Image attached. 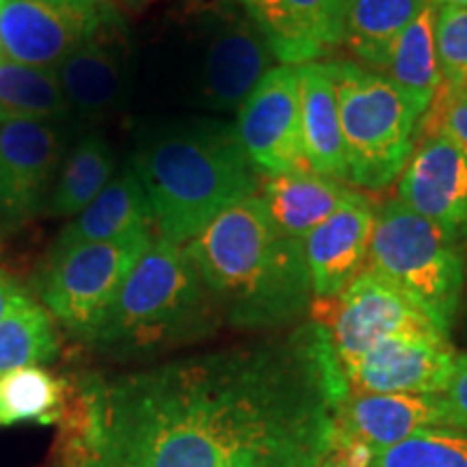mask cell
Wrapping results in <instances>:
<instances>
[{
    "label": "cell",
    "mask_w": 467,
    "mask_h": 467,
    "mask_svg": "<svg viewBox=\"0 0 467 467\" xmlns=\"http://www.w3.org/2000/svg\"><path fill=\"white\" fill-rule=\"evenodd\" d=\"M284 66H306L342 42L347 0H238Z\"/></svg>",
    "instance_id": "9a60e30c"
},
{
    "label": "cell",
    "mask_w": 467,
    "mask_h": 467,
    "mask_svg": "<svg viewBox=\"0 0 467 467\" xmlns=\"http://www.w3.org/2000/svg\"><path fill=\"white\" fill-rule=\"evenodd\" d=\"M238 139L258 173L312 171L301 128L299 69L271 67L238 109Z\"/></svg>",
    "instance_id": "30bf717a"
},
{
    "label": "cell",
    "mask_w": 467,
    "mask_h": 467,
    "mask_svg": "<svg viewBox=\"0 0 467 467\" xmlns=\"http://www.w3.org/2000/svg\"><path fill=\"white\" fill-rule=\"evenodd\" d=\"M426 3L429 0H347L340 46L358 61L381 69L399 35Z\"/></svg>",
    "instance_id": "cb8c5ba5"
},
{
    "label": "cell",
    "mask_w": 467,
    "mask_h": 467,
    "mask_svg": "<svg viewBox=\"0 0 467 467\" xmlns=\"http://www.w3.org/2000/svg\"><path fill=\"white\" fill-rule=\"evenodd\" d=\"M58 353V336L50 314L31 301L0 320V377L28 366L50 364Z\"/></svg>",
    "instance_id": "83f0119b"
},
{
    "label": "cell",
    "mask_w": 467,
    "mask_h": 467,
    "mask_svg": "<svg viewBox=\"0 0 467 467\" xmlns=\"http://www.w3.org/2000/svg\"><path fill=\"white\" fill-rule=\"evenodd\" d=\"M426 113L431 115V134H441L467 156V91L443 83Z\"/></svg>",
    "instance_id": "1f68e13d"
},
{
    "label": "cell",
    "mask_w": 467,
    "mask_h": 467,
    "mask_svg": "<svg viewBox=\"0 0 467 467\" xmlns=\"http://www.w3.org/2000/svg\"><path fill=\"white\" fill-rule=\"evenodd\" d=\"M446 334H405L379 342L342 368L348 392L443 394L459 359Z\"/></svg>",
    "instance_id": "8fae6325"
},
{
    "label": "cell",
    "mask_w": 467,
    "mask_h": 467,
    "mask_svg": "<svg viewBox=\"0 0 467 467\" xmlns=\"http://www.w3.org/2000/svg\"><path fill=\"white\" fill-rule=\"evenodd\" d=\"M63 143L55 124H0V221L22 223L44 213L61 169Z\"/></svg>",
    "instance_id": "7c38bea8"
},
{
    "label": "cell",
    "mask_w": 467,
    "mask_h": 467,
    "mask_svg": "<svg viewBox=\"0 0 467 467\" xmlns=\"http://www.w3.org/2000/svg\"><path fill=\"white\" fill-rule=\"evenodd\" d=\"M372 459H375V452L370 448L350 437L336 424V420H331L329 437H327L317 467H375Z\"/></svg>",
    "instance_id": "d6a6232c"
},
{
    "label": "cell",
    "mask_w": 467,
    "mask_h": 467,
    "mask_svg": "<svg viewBox=\"0 0 467 467\" xmlns=\"http://www.w3.org/2000/svg\"><path fill=\"white\" fill-rule=\"evenodd\" d=\"M7 61V55H5V50H3V44H0V63H5Z\"/></svg>",
    "instance_id": "8d00e7d4"
},
{
    "label": "cell",
    "mask_w": 467,
    "mask_h": 467,
    "mask_svg": "<svg viewBox=\"0 0 467 467\" xmlns=\"http://www.w3.org/2000/svg\"><path fill=\"white\" fill-rule=\"evenodd\" d=\"M72 113L57 69L33 67L25 63H0V124L9 121H55Z\"/></svg>",
    "instance_id": "d4e9b609"
},
{
    "label": "cell",
    "mask_w": 467,
    "mask_h": 467,
    "mask_svg": "<svg viewBox=\"0 0 467 467\" xmlns=\"http://www.w3.org/2000/svg\"><path fill=\"white\" fill-rule=\"evenodd\" d=\"M126 3H130V5H139V3H145V0H126Z\"/></svg>",
    "instance_id": "74e56055"
},
{
    "label": "cell",
    "mask_w": 467,
    "mask_h": 467,
    "mask_svg": "<svg viewBox=\"0 0 467 467\" xmlns=\"http://www.w3.org/2000/svg\"><path fill=\"white\" fill-rule=\"evenodd\" d=\"M350 192L353 189L340 180L314 171H295L268 175L262 200L279 232L290 241L306 244L309 234L329 219Z\"/></svg>",
    "instance_id": "44dd1931"
},
{
    "label": "cell",
    "mask_w": 467,
    "mask_h": 467,
    "mask_svg": "<svg viewBox=\"0 0 467 467\" xmlns=\"http://www.w3.org/2000/svg\"><path fill=\"white\" fill-rule=\"evenodd\" d=\"M154 213L132 167L110 178L100 195L78 213L58 234L55 247L63 249L80 243H102L128 236L139 230H151Z\"/></svg>",
    "instance_id": "ffe728a7"
},
{
    "label": "cell",
    "mask_w": 467,
    "mask_h": 467,
    "mask_svg": "<svg viewBox=\"0 0 467 467\" xmlns=\"http://www.w3.org/2000/svg\"><path fill=\"white\" fill-rule=\"evenodd\" d=\"M334 74L348 182L385 189L416 150L418 113L407 98L375 69L329 61Z\"/></svg>",
    "instance_id": "5b68a950"
},
{
    "label": "cell",
    "mask_w": 467,
    "mask_h": 467,
    "mask_svg": "<svg viewBox=\"0 0 467 467\" xmlns=\"http://www.w3.org/2000/svg\"><path fill=\"white\" fill-rule=\"evenodd\" d=\"M134 171L162 241L186 244L234 203L258 195V169L234 126L197 121L143 139Z\"/></svg>",
    "instance_id": "3957f363"
},
{
    "label": "cell",
    "mask_w": 467,
    "mask_h": 467,
    "mask_svg": "<svg viewBox=\"0 0 467 467\" xmlns=\"http://www.w3.org/2000/svg\"><path fill=\"white\" fill-rule=\"evenodd\" d=\"M28 303H31V299H28L25 288L7 273L0 271V320L11 317V314L28 306Z\"/></svg>",
    "instance_id": "e575fe53"
},
{
    "label": "cell",
    "mask_w": 467,
    "mask_h": 467,
    "mask_svg": "<svg viewBox=\"0 0 467 467\" xmlns=\"http://www.w3.org/2000/svg\"><path fill=\"white\" fill-rule=\"evenodd\" d=\"M214 309L184 244L156 238L87 344L113 355L151 353L206 334Z\"/></svg>",
    "instance_id": "277c9868"
},
{
    "label": "cell",
    "mask_w": 467,
    "mask_h": 467,
    "mask_svg": "<svg viewBox=\"0 0 467 467\" xmlns=\"http://www.w3.org/2000/svg\"><path fill=\"white\" fill-rule=\"evenodd\" d=\"M130 69L124 25L113 16L57 67V74L72 113L100 119L126 102Z\"/></svg>",
    "instance_id": "5bb4252c"
},
{
    "label": "cell",
    "mask_w": 467,
    "mask_h": 467,
    "mask_svg": "<svg viewBox=\"0 0 467 467\" xmlns=\"http://www.w3.org/2000/svg\"><path fill=\"white\" fill-rule=\"evenodd\" d=\"M3 5H5V0H0V7H3Z\"/></svg>",
    "instance_id": "f35d334b"
},
{
    "label": "cell",
    "mask_w": 467,
    "mask_h": 467,
    "mask_svg": "<svg viewBox=\"0 0 467 467\" xmlns=\"http://www.w3.org/2000/svg\"><path fill=\"white\" fill-rule=\"evenodd\" d=\"M437 57L443 83H467V7H437L435 20Z\"/></svg>",
    "instance_id": "4dcf8cb0"
},
{
    "label": "cell",
    "mask_w": 467,
    "mask_h": 467,
    "mask_svg": "<svg viewBox=\"0 0 467 467\" xmlns=\"http://www.w3.org/2000/svg\"><path fill=\"white\" fill-rule=\"evenodd\" d=\"M377 213L358 191L306 241L314 299H334L368 266Z\"/></svg>",
    "instance_id": "e0dca14e"
},
{
    "label": "cell",
    "mask_w": 467,
    "mask_h": 467,
    "mask_svg": "<svg viewBox=\"0 0 467 467\" xmlns=\"http://www.w3.org/2000/svg\"><path fill=\"white\" fill-rule=\"evenodd\" d=\"M435 20L437 7L433 0H429L426 7L399 35L379 69V74L385 76L407 98L418 117H424L443 85L440 57H437Z\"/></svg>",
    "instance_id": "7402d4cb"
},
{
    "label": "cell",
    "mask_w": 467,
    "mask_h": 467,
    "mask_svg": "<svg viewBox=\"0 0 467 467\" xmlns=\"http://www.w3.org/2000/svg\"><path fill=\"white\" fill-rule=\"evenodd\" d=\"M67 392V379H57L39 366L20 368L0 377V424L35 420L57 424Z\"/></svg>",
    "instance_id": "4316f807"
},
{
    "label": "cell",
    "mask_w": 467,
    "mask_h": 467,
    "mask_svg": "<svg viewBox=\"0 0 467 467\" xmlns=\"http://www.w3.org/2000/svg\"><path fill=\"white\" fill-rule=\"evenodd\" d=\"M113 16L109 0H5L0 44L9 61L57 69Z\"/></svg>",
    "instance_id": "9c48e42d"
},
{
    "label": "cell",
    "mask_w": 467,
    "mask_h": 467,
    "mask_svg": "<svg viewBox=\"0 0 467 467\" xmlns=\"http://www.w3.org/2000/svg\"><path fill=\"white\" fill-rule=\"evenodd\" d=\"M107 379L80 375L67 381L58 416L55 457L58 467H100L107 443Z\"/></svg>",
    "instance_id": "603a6c76"
},
{
    "label": "cell",
    "mask_w": 467,
    "mask_h": 467,
    "mask_svg": "<svg viewBox=\"0 0 467 467\" xmlns=\"http://www.w3.org/2000/svg\"><path fill=\"white\" fill-rule=\"evenodd\" d=\"M334 420L372 452L392 448L435 426H448L441 394L347 392L334 409Z\"/></svg>",
    "instance_id": "ac0fdd59"
},
{
    "label": "cell",
    "mask_w": 467,
    "mask_h": 467,
    "mask_svg": "<svg viewBox=\"0 0 467 467\" xmlns=\"http://www.w3.org/2000/svg\"><path fill=\"white\" fill-rule=\"evenodd\" d=\"M347 392L317 323L282 342L134 372L107 381L100 467H227L329 420Z\"/></svg>",
    "instance_id": "6da1fadb"
},
{
    "label": "cell",
    "mask_w": 467,
    "mask_h": 467,
    "mask_svg": "<svg viewBox=\"0 0 467 467\" xmlns=\"http://www.w3.org/2000/svg\"><path fill=\"white\" fill-rule=\"evenodd\" d=\"M309 309L340 368L388 337L446 334L416 301L370 268H364L334 299H314Z\"/></svg>",
    "instance_id": "ba28073f"
},
{
    "label": "cell",
    "mask_w": 467,
    "mask_h": 467,
    "mask_svg": "<svg viewBox=\"0 0 467 467\" xmlns=\"http://www.w3.org/2000/svg\"><path fill=\"white\" fill-rule=\"evenodd\" d=\"M273 52L249 16H223L208 35L200 89L206 107L241 109L268 69Z\"/></svg>",
    "instance_id": "2e32d148"
},
{
    "label": "cell",
    "mask_w": 467,
    "mask_h": 467,
    "mask_svg": "<svg viewBox=\"0 0 467 467\" xmlns=\"http://www.w3.org/2000/svg\"><path fill=\"white\" fill-rule=\"evenodd\" d=\"M448 413V426L467 431V355H459L451 383L441 394Z\"/></svg>",
    "instance_id": "836d02e7"
},
{
    "label": "cell",
    "mask_w": 467,
    "mask_h": 467,
    "mask_svg": "<svg viewBox=\"0 0 467 467\" xmlns=\"http://www.w3.org/2000/svg\"><path fill=\"white\" fill-rule=\"evenodd\" d=\"M366 268L405 292L441 331L451 334L463 292V260L457 243L399 197L377 214Z\"/></svg>",
    "instance_id": "8992f818"
},
{
    "label": "cell",
    "mask_w": 467,
    "mask_h": 467,
    "mask_svg": "<svg viewBox=\"0 0 467 467\" xmlns=\"http://www.w3.org/2000/svg\"><path fill=\"white\" fill-rule=\"evenodd\" d=\"M331 420L334 416L282 440L268 441L238 457L227 467H317L329 437Z\"/></svg>",
    "instance_id": "f546056e"
},
{
    "label": "cell",
    "mask_w": 467,
    "mask_h": 467,
    "mask_svg": "<svg viewBox=\"0 0 467 467\" xmlns=\"http://www.w3.org/2000/svg\"><path fill=\"white\" fill-rule=\"evenodd\" d=\"M299 69L301 128L307 165L314 173L348 182L340 109L329 63H306Z\"/></svg>",
    "instance_id": "d6986e66"
},
{
    "label": "cell",
    "mask_w": 467,
    "mask_h": 467,
    "mask_svg": "<svg viewBox=\"0 0 467 467\" xmlns=\"http://www.w3.org/2000/svg\"><path fill=\"white\" fill-rule=\"evenodd\" d=\"M375 467H467V431L435 426L375 452Z\"/></svg>",
    "instance_id": "f1b7e54d"
},
{
    "label": "cell",
    "mask_w": 467,
    "mask_h": 467,
    "mask_svg": "<svg viewBox=\"0 0 467 467\" xmlns=\"http://www.w3.org/2000/svg\"><path fill=\"white\" fill-rule=\"evenodd\" d=\"M115 171V154L100 134H87L58 169L55 189L46 203L48 217H76L100 195Z\"/></svg>",
    "instance_id": "484cf974"
},
{
    "label": "cell",
    "mask_w": 467,
    "mask_h": 467,
    "mask_svg": "<svg viewBox=\"0 0 467 467\" xmlns=\"http://www.w3.org/2000/svg\"><path fill=\"white\" fill-rule=\"evenodd\" d=\"M435 7H467V0H433Z\"/></svg>",
    "instance_id": "d590c367"
},
{
    "label": "cell",
    "mask_w": 467,
    "mask_h": 467,
    "mask_svg": "<svg viewBox=\"0 0 467 467\" xmlns=\"http://www.w3.org/2000/svg\"><path fill=\"white\" fill-rule=\"evenodd\" d=\"M184 247L234 327L271 329L312 307L306 244L279 232L260 195L234 203Z\"/></svg>",
    "instance_id": "7a4b0ae2"
},
{
    "label": "cell",
    "mask_w": 467,
    "mask_h": 467,
    "mask_svg": "<svg viewBox=\"0 0 467 467\" xmlns=\"http://www.w3.org/2000/svg\"><path fill=\"white\" fill-rule=\"evenodd\" d=\"M154 241L151 230H139L115 241L52 249L39 285L46 307L69 334L87 342Z\"/></svg>",
    "instance_id": "52a82bcc"
},
{
    "label": "cell",
    "mask_w": 467,
    "mask_h": 467,
    "mask_svg": "<svg viewBox=\"0 0 467 467\" xmlns=\"http://www.w3.org/2000/svg\"><path fill=\"white\" fill-rule=\"evenodd\" d=\"M399 200L440 227L452 243L467 236V156L441 134L413 150L399 182Z\"/></svg>",
    "instance_id": "4fadbf2b"
},
{
    "label": "cell",
    "mask_w": 467,
    "mask_h": 467,
    "mask_svg": "<svg viewBox=\"0 0 467 467\" xmlns=\"http://www.w3.org/2000/svg\"><path fill=\"white\" fill-rule=\"evenodd\" d=\"M463 89H465V91H467V83H465V85H463Z\"/></svg>",
    "instance_id": "ab89813d"
}]
</instances>
